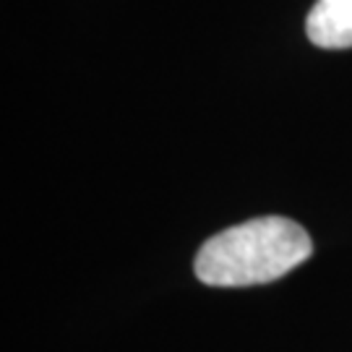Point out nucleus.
<instances>
[{
    "instance_id": "f257e3e1",
    "label": "nucleus",
    "mask_w": 352,
    "mask_h": 352,
    "mask_svg": "<svg viewBox=\"0 0 352 352\" xmlns=\"http://www.w3.org/2000/svg\"><path fill=\"white\" fill-rule=\"evenodd\" d=\"M314 251L308 232L285 217H258L217 232L196 253V277L209 287H253L285 277Z\"/></svg>"
},
{
    "instance_id": "f03ea898",
    "label": "nucleus",
    "mask_w": 352,
    "mask_h": 352,
    "mask_svg": "<svg viewBox=\"0 0 352 352\" xmlns=\"http://www.w3.org/2000/svg\"><path fill=\"white\" fill-rule=\"evenodd\" d=\"M305 32L316 47H352V0H316L305 21Z\"/></svg>"
}]
</instances>
